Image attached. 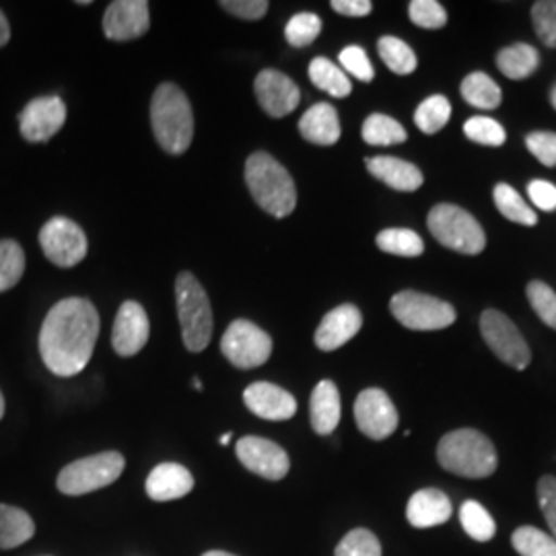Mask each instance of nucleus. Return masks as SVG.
I'll use <instances>...</instances> for the list:
<instances>
[{
    "instance_id": "nucleus-1",
    "label": "nucleus",
    "mask_w": 556,
    "mask_h": 556,
    "mask_svg": "<svg viewBox=\"0 0 556 556\" xmlns=\"http://www.w3.org/2000/svg\"><path fill=\"white\" fill-rule=\"evenodd\" d=\"M100 337V316L91 301L62 299L43 319L40 355L59 378H73L89 365Z\"/></svg>"
},
{
    "instance_id": "nucleus-2",
    "label": "nucleus",
    "mask_w": 556,
    "mask_h": 556,
    "mask_svg": "<svg viewBox=\"0 0 556 556\" xmlns=\"http://www.w3.org/2000/svg\"><path fill=\"white\" fill-rule=\"evenodd\" d=\"M151 126L161 149L184 155L194 139V114L186 93L174 83H163L151 101Z\"/></svg>"
},
{
    "instance_id": "nucleus-3",
    "label": "nucleus",
    "mask_w": 556,
    "mask_h": 556,
    "mask_svg": "<svg viewBox=\"0 0 556 556\" xmlns=\"http://www.w3.org/2000/svg\"><path fill=\"white\" fill-rule=\"evenodd\" d=\"M245 184L252 199L268 215L285 219L298 206V190L291 174L268 153H254L245 161Z\"/></svg>"
},
{
    "instance_id": "nucleus-4",
    "label": "nucleus",
    "mask_w": 556,
    "mask_h": 556,
    "mask_svg": "<svg viewBox=\"0 0 556 556\" xmlns=\"http://www.w3.org/2000/svg\"><path fill=\"white\" fill-rule=\"evenodd\" d=\"M438 462L447 472L464 478H489L498 464L495 445L477 429H457L443 435Z\"/></svg>"
},
{
    "instance_id": "nucleus-5",
    "label": "nucleus",
    "mask_w": 556,
    "mask_h": 556,
    "mask_svg": "<svg viewBox=\"0 0 556 556\" xmlns=\"http://www.w3.org/2000/svg\"><path fill=\"white\" fill-rule=\"evenodd\" d=\"M179 326L184 346L202 353L213 337V309L206 291L192 273H181L176 280Z\"/></svg>"
},
{
    "instance_id": "nucleus-6",
    "label": "nucleus",
    "mask_w": 556,
    "mask_h": 556,
    "mask_svg": "<svg viewBox=\"0 0 556 556\" xmlns=\"http://www.w3.org/2000/svg\"><path fill=\"white\" fill-rule=\"evenodd\" d=\"M427 225L441 245L459 254L477 256L486 248V236L480 223L456 204L433 206Z\"/></svg>"
},
{
    "instance_id": "nucleus-7",
    "label": "nucleus",
    "mask_w": 556,
    "mask_h": 556,
    "mask_svg": "<svg viewBox=\"0 0 556 556\" xmlns=\"http://www.w3.org/2000/svg\"><path fill=\"white\" fill-rule=\"evenodd\" d=\"M126 459L118 452H103L96 456L83 457L60 470L56 486L60 493L79 497L116 482L124 472Z\"/></svg>"
},
{
    "instance_id": "nucleus-8",
    "label": "nucleus",
    "mask_w": 556,
    "mask_h": 556,
    "mask_svg": "<svg viewBox=\"0 0 556 556\" xmlns=\"http://www.w3.org/2000/svg\"><path fill=\"white\" fill-rule=\"evenodd\" d=\"M392 316L408 330H443L456 321V309L447 303L417 291H400L390 301Z\"/></svg>"
},
{
    "instance_id": "nucleus-9",
    "label": "nucleus",
    "mask_w": 556,
    "mask_h": 556,
    "mask_svg": "<svg viewBox=\"0 0 556 556\" xmlns=\"http://www.w3.org/2000/svg\"><path fill=\"white\" fill-rule=\"evenodd\" d=\"M220 353L238 369H256L273 355V338L256 324L236 319L220 338Z\"/></svg>"
},
{
    "instance_id": "nucleus-10",
    "label": "nucleus",
    "mask_w": 556,
    "mask_h": 556,
    "mask_svg": "<svg viewBox=\"0 0 556 556\" xmlns=\"http://www.w3.org/2000/svg\"><path fill=\"white\" fill-rule=\"evenodd\" d=\"M480 332L489 349L497 355L505 365L523 371L532 363V351L517 330L516 324L501 314L497 309H486L480 316Z\"/></svg>"
},
{
    "instance_id": "nucleus-11",
    "label": "nucleus",
    "mask_w": 556,
    "mask_h": 556,
    "mask_svg": "<svg viewBox=\"0 0 556 556\" xmlns=\"http://www.w3.org/2000/svg\"><path fill=\"white\" fill-rule=\"evenodd\" d=\"M40 245L46 258L59 268H73L87 256V236L75 220L54 217L40 231Z\"/></svg>"
},
{
    "instance_id": "nucleus-12",
    "label": "nucleus",
    "mask_w": 556,
    "mask_h": 556,
    "mask_svg": "<svg viewBox=\"0 0 556 556\" xmlns=\"http://www.w3.org/2000/svg\"><path fill=\"white\" fill-rule=\"evenodd\" d=\"M355 420L365 438L383 441L397 429L396 406L379 388L363 390L355 402Z\"/></svg>"
},
{
    "instance_id": "nucleus-13",
    "label": "nucleus",
    "mask_w": 556,
    "mask_h": 556,
    "mask_svg": "<svg viewBox=\"0 0 556 556\" xmlns=\"http://www.w3.org/2000/svg\"><path fill=\"white\" fill-rule=\"evenodd\" d=\"M239 462L254 475L266 480H282L289 475L291 459L275 441L264 438H241L236 445Z\"/></svg>"
},
{
    "instance_id": "nucleus-14",
    "label": "nucleus",
    "mask_w": 556,
    "mask_h": 556,
    "mask_svg": "<svg viewBox=\"0 0 556 556\" xmlns=\"http://www.w3.org/2000/svg\"><path fill=\"white\" fill-rule=\"evenodd\" d=\"M66 122V105L59 96L29 101L20 114L21 137L29 142H48Z\"/></svg>"
},
{
    "instance_id": "nucleus-15",
    "label": "nucleus",
    "mask_w": 556,
    "mask_h": 556,
    "mask_svg": "<svg viewBox=\"0 0 556 556\" xmlns=\"http://www.w3.org/2000/svg\"><path fill=\"white\" fill-rule=\"evenodd\" d=\"M151 15L147 0H116L105 9L103 34L114 41L137 40L149 31Z\"/></svg>"
},
{
    "instance_id": "nucleus-16",
    "label": "nucleus",
    "mask_w": 556,
    "mask_h": 556,
    "mask_svg": "<svg viewBox=\"0 0 556 556\" xmlns=\"http://www.w3.org/2000/svg\"><path fill=\"white\" fill-rule=\"evenodd\" d=\"M151 334V324L144 307L137 301H124L112 330V346L119 357H135L140 353Z\"/></svg>"
},
{
    "instance_id": "nucleus-17",
    "label": "nucleus",
    "mask_w": 556,
    "mask_h": 556,
    "mask_svg": "<svg viewBox=\"0 0 556 556\" xmlns=\"http://www.w3.org/2000/svg\"><path fill=\"white\" fill-rule=\"evenodd\" d=\"M254 91L258 98L262 110L273 116V118H285L301 101V91L293 80L287 75L266 68L262 71L256 80H254Z\"/></svg>"
},
{
    "instance_id": "nucleus-18",
    "label": "nucleus",
    "mask_w": 556,
    "mask_h": 556,
    "mask_svg": "<svg viewBox=\"0 0 556 556\" xmlns=\"http://www.w3.org/2000/svg\"><path fill=\"white\" fill-rule=\"evenodd\" d=\"M243 402L256 417L264 420H289L298 413V400L287 390L268 381H258L245 388Z\"/></svg>"
},
{
    "instance_id": "nucleus-19",
    "label": "nucleus",
    "mask_w": 556,
    "mask_h": 556,
    "mask_svg": "<svg viewBox=\"0 0 556 556\" xmlns=\"http://www.w3.org/2000/svg\"><path fill=\"white\" fill-rule=\"evenodd\" d=\"M363 326V316L355 305H338L330 314H326L316 330V346L324 353H332L344 346L351 338L358 334Z\"/></svg>"
},
{
    "instance_id": "nucleus-20",
    "label": "nucleus",
    "mask_w": 556,
    "mask_h": 556,
    "mask_svg": "<svg viewBox=\"0 0 556 556\" xmlns=\"http://www.w3.org/2000/svg\"><path fill=\"white\" fill-rule=\"evenodd\" d=\"M192 489L194 477L190 475V470L174 462L160 464L147 478V495L157 503L186 497L192 493Z\"/></svg>"
},
{
    "instance_id": "nucleus-21",
    "label": "nucleus",
    "mask_w": 556,
    "mask_h": 556,
    "mask_svg": "<svg viewBox=\"0 0 556 556\" xmlns=\"http://www.w3.org/2000/svg\"><path fill=\"white\" fill-rule=\"evenodd\" d=\"M454 514L450 497L439 489L417 491L406 505V519L415 528H435L445 523Z\"/></svg>"
},
{
    "instance_id": "nucleus-22",
    "label": "nucleus",
    "mask_w": 556,
    "mask_h": 556,
    "mask_svg": "<svg viewBox=\"0 0 556 556\" xmlns=\"http://www.w3.org/2000/svg\"><path fill=\"white\" fill-rule=\"evenodd\" d=\"M365 165L374 178H378L397 192H415L425 181L422 172L410 161L381 155V157H369L365 161Z\"/></svg>"
},
{
    "instance_id": "nucleus-23",
    "label": "nucleus",
    "mask_w": 556,
    "mask_h": 556,
    "mask_svg": "<svg viewBox=\"0 0 556 556\" xmlns=\"http://www.w3.org/2000/svg\"><path fill=\"white\" fill-rule=\"evenodd\" d=\"M301 137L319 147H332L340 139V119L330 103H316L299 119Z\"/></svg>"
},
{
    "instance_id": "nucleus-24",
    "label": "nucleus",
    "mask_w": 556,
    "mask_h": 556,
    "mask_svg": "<svg viewBox=\"0 0 556 556\" xmlns=\"http://www.w3.org/2000/svg\"><path fill=\"white\" fill-rule=\"evenodd\" d=\"M309 418L318 435H332L340 422V394L330 379L319 381L309 400Z\"/></svg>"
},
{
    "instance_id": "nucleus-25",
    "label": "nucleus",
    "mask_w": 556,
    "mask_h": 556,
    "mask_svg": "<svg viewBox=\"0 0 556 556\" xmlns=\"http://www.w3.org/2000/svg\"><path fill=\"white\" fill-rule=\"evenodd\" d=\"M36 534V523L27 511L0 503V548L11 551Z\"/></svg>"
},
{
    "instance_id": "nucleus-26",
    "label": "nucleus",
    "mask_w": 556,
    "mask_h": 556,
    "mask_svg": "<svg viewBox=\"0 0 556 556\" xmlns=\"http://www.w3.org/2000/svg\"><path fill=\"white\" fill-rule=\"evenodd\" d=\"M540 64V54L536 48L530 43H514L498 52V71L507 79L523 80L534 75Z\"/></svg>"
},
{
    "instance_id": "nucleus-27",
    "label": "nucleus",
    "mask_w": 556,
    "mask_h": 556,
    "mask_svg": "<svg viewBox=\"0 0 556 556\" xmlns=\"http://www.w3.org/2000/svg\"><path fill=\"white\" fill-rule=\"evenodd\" d=\"M309 79L318 89L338 100L349 98L353 91V85L349 77L338 68L334 62H330L324 56H318L309 62Z\"/></svg>"
},
{
    "instance_id": "nucleus-28",
    "label": "nucleus",
    "mask_w": 556,
    "mask_h": 556,
    "mask_svg": "<svg viewBox=\"0 0 556 556\" xmlns=\"http://www.w3.org/2000/svg\"><path fill=\"white\" fill-rule=\"evenodd\" d=\"M462 98L480 110H495L501 105L503 93L486 73H472L462 80Z\"/></svg>"
},
{
    "instance_id": "nucleus-29",
    "label": "nucleus",
    "mask_w": 556,
    "mask_h": 556,
    "mask_svg": "<svg viewBox=\"0 0 556 556\" xmlns=\"http://www.w3.org/2000/svg\"><path fill=\"white\" fill-rule=\"evenodd\" d=\"M408 139V132L397 119L386 114H371L363 124V140L374 147H390Z\"/></svg>"
},
{
    "instance_id": "nucleus-30",
    "label": "nucleus",
    "mask_w": 556,
    "mask_h": 556,
    "mask_svg": "<svg viewBox=\"0 0 556 556\" xmlns=\"http://www.w3.org/2000/svg\"><path fill=\"white\" fill-rule=\"evenodd\" d=\"M376 241L381 252L392 256L417 258L425 252V241L413 229H383Z\"/></svg>"
},
{
    "instance_id": "nucleus-31",
    "label": "nucleus",
    "mask_w": 556,
    "mask_h": 556,
    "mask_svg": "<svg viewBox=\"0 0 556 556\" xmlns=\"http://www.w3.org/2000/svg\"><path fill=\"white\" fill-rule=\"evenodd\" d=\"M379 56L383 60V64L396 73V75H410L417 71V54L413 52V48L406 41L397 40L392 36H383L378 41Z\"/></svg>"
},
{
    "instance_id": "nucleus-32",
    "label": "nucleus",
    "mask_w": 556,
    "mask_h": 556,
    "mask_svg": "<svg viewBox=\"0 0 556 556\" xmlns=\"http://www.w3.org/2000/svg\"><path fill=\"white\" fill-rule=\"evenodd\" d=\"M459 521L464 532L477 542H489L497 534V526L491 514L478 503V501H466L459 509Z\"/></svg>"
},
{
    "instance_id": "nucleus-33",
    "label": "nucleus",
    "mask_w": 556,
    "mask_h": 556,
    "mask_svg": "<svg viewBox=\"0 0 556 556\" xmlns=\"http://www.w3.org/2000/svg\"><path fill=\"white\" fill-rule=\"evenodd\" d=\"M493 199L497 204L498 213L505 219L514 220L517 225H526V227H534L538 223L536 213L526 204V200L517 194L516 190L507 184H497Z\"/></svg>"
},
{
    "instance_id": "nucleus-34",
    "label": "nucleus",
    "mask_w": 556,
    "mask_h": 556,
    "mask_svg": "<svg viewBox=\"0 0 556 556\" xmlns=\"http://www.w3.org/2000/svg\"><path fill=\"white\" fill-rule=\"evenodd\" d=\"M452 118V105L443 96H431L422 101L415 112L418 130L425 135H438Z\"/></svg>"
},
{
    "instance_id": "nucleus-35",
    "label": "nucleus",
    "mask_w": 556,
    "mask_h": 556,
    "mask_svg": "<svg viewBox=\"0 0 556 556\" xmlns=\"http://www.w3.org/2000/svg\"><path fill=\"white\" fill-rule=\"evenodd\" d=\"M25 273V254L15 239H0V293L13 289Z\"/></svg>"
},
{
    "instance_id": "nucleus-36",
    "label": "nucleus",
    "mask_w": 556,
    "mask_h": 556,
    "mask_svg": "<svg viewBox=\"0 0 556 556\" xmlns=\"http://www.w3.org/2000/svg\"><path fill=\"white\" fill-rule=\"evenodd\" d=\"M519 556H556V540L534 526H521L511 536Z\"/></svg>"
},
{
    "instance_id": "nucleus-37",
    "label": "nucleus",
    "mask_w": 556,
    "mask_h": 556,
    "mask_svg": "<svg viewBox=\"0 0 556 556\" xmlns=\"http://www.w3.org/2000/svg\"><path fill=\"white\" fill-rule=\"evenodd\" d=\"M319 34H321V20L316 13H298L285 27L287 41L295 48H305L314 43Z\"/></svg>"
},
{
    "instance_id": "nucleus-38",
    "label": "nucleus",
    "mask_w": 556,
    "mask_h": 556,
    "mask_svg": "<svg viewBox=\"0 0 556 556\" xmlns=\"http://www.w3.org/2000/svg\"><path fill=\"white\" fill-rule=\"evenodd\" d=\"M464 135L472 142L484 144V147H501L507 140V132L497 119L484 118V116L466 119Z\"/></svg>"
},
{
    "instance_id": "nucleus-39",
    "label": "nucleus",
    "mask_w": 556,
    "mask_h": 556,
    "mask_svg": "<svg viewBox=\"0 0 556 556\" xmlns=\"http://www.w3.org/2000/svg\"><path fill=\"white\" fill-rule=\"evenodd\" d=\"M532 309L546 326L556 330V293L542 280H532L526 289Z\"/></svg>"
},
{
    "instance_id": "nucleus-40",
    "label": "nucleus",
    "mask_w": 556,
    "mask_h": 556,
    "mask_svg": "<svg viewBox=\"0 0 556 556\" xmlns=\"http://www.w3.org/2000/svg\"><path fill=\"white\" fill-rule=\"evenodd\" d=\"M334 556H381V544L374 532L357 528L340 540Z\"/></svg>"
},
{
    "instance_id": "nucleus-41",
    "label": "nucleus",
    "mask_w": 556,
    "mask_h": 556,
    "mask_svg": "<svg viewBox=\"0 0 556 556\" xmlns=\"http://www.w3.org/2000/svg\"><path fill=\"white\" fill-rule=\"evenodd\" d=\"M408 17L422 29H441L447 23V13L438 0H413L408 4Z\"/></svg>"
},
{
    "instance_id": "nucleus-42",
    "label": "nucleus",
    "mask_w": 556,
    "mask_h": 556,
    "mask_svg": "<svg viewBox=\"0 0 556 556\" xmlns=\"http://www.w3.org/2000/svg\"><path fill=\"white\" fill-rule=\"evenodd\" d=\"M532 21L540 40L556 48V0H538L532 7Z\"/></svg>"
},
{
    "instance_id": "nucleus-43",
    "label": "nucleus",
    "mask_w": 556,
    "mask_h": 556,
    "mask_svg": "<svg viewBox=\"0 0 556 556\" xmlns=\"http://www.w3.org/2000/svg\"><path fill=\"white\" fill-rule=\"evenodd\" d=\"M340 64L342 68L353 75L355 79L363 80V83H371L376 77V71H374V64L367 56V52L361 48V46H346L342 52H340Z\"/></svg>"
},
{
    "instance_id": "nucleus-44",
    "label": "nucleus",
    "mask_w": 556,
    "mask_h": 556,
    "mask_svg": "<svg viewBox=\"0 0 556 556\" xmlns=\"http://www.w3.org/2000/svg\"><path fill=\"white\" fill-rule=\"evenodd\" d=\"M526 144L530 153L546 167H556V135L555 132H532L528 135Z\"/></svg>"
},
{
    "instance_id": "nucleus-45",
    "label": "nucleus",
    "mask_w": 556,
    "mask_h": 556,
    "mask_svg": "<svg viewBox=\"0 0 556 556\" xmlns=\"http://www.w3.org/2000/svg\"><path fill=\"white\" fill-rule=\"evenodd\" d=\"M538 503L556 540V478L542 477L538 482Z\"/></svg>"
},
{
    "instance_id": "nucleus-46",
    "label": "nucleus",
    "mask_w": 556,
    "mask_h": 556,
    "mask_svg": "<svg viewBox=\"0 0 556 556\" xmlns=\"http://www.w3.org/2000/svg\"><path fill=\"white\" fill-rule=\"evenodd\" d=\"M220 9L236 15L239 20H262L268 11L266 0H220Z\"/></svg>"
},
{
    "instance_id": "nucleus-47",
    "label": "nucleus",
    "mask_w": 556,
    "mask_h": 556,
    "mask_svg": "<svg viewBox=\"0 0 556 556\" xmlns=\"http://www.w3.org/2000/svg\"><path fill=\"white\" fill-rule=\"evenodd\" d=\"M528 194L532 202L536 204L540 211H546V213H553L556 211V186L551 181H544V179H534L530 181L528 186Z\"/></svg>"
},
{
    "instance_id": "nucleus-48",
    "label": "nucleus",
    "mask_w": 556,
    "mask_h": 556,
    "mask_svg": "<svg viewBox=\"0 0 556 556\" xmlns=\"http://www.w3.org/2000/svg\"><path fill=\"white\" fill-rule=\"evenodd\" d=\"M330 7L337 11L338 15H344V17H365L374 9L369 0H332Z\"/></svg>"
},
{
    "instance_id": "nucleus-49",
    "label": "nucleus",
    "mask_w": 556,
    "mask_h": 556,
    "mask_svg": "<svg viewBox=\"0 0 556 556\" xmlns=\"http://www.w3.org/2000/svg\"><path fill=\"white\" fill-rule=\"evenodd\" d=\"M9 40H11V25H9V21L4 17V13L0 11V48L7 46Z\"/></svg>"
},
{
    "instance_id": "nucleus-50",
    "label": "nucleus",
    "mask_w": 556,
    "mask_h": 556,
    "mask_svg": "<svg viewBox=\"0 0 556 556\" xmlns=\"http://www.w3.org/2000/svg\"><path fill=\"white\" fill-rule=\"evenodd\" d=\"M231 438H233L231 433H225V435H223V438L219 439L220 445H229V441H231Z\"/></svg>"
},
{
    "instance_id": "nucleus-51",
    "label": "nucleus",
    "mask_w": 556,
    "mask_h": 556,
    "mask_svg": "<svg viewBox=\"0 0 556 556\" xmlns=\"http://www.w3.org/2000/svg\"><path fill=\"white\" fill-rule=\"evenodd\" d=\"M202 556H236V555H229V553H223V551H211V553H206V555Z\"/></svg>"
},
{
    "instance_id": "nucleus-52",
    "label": "nucleus",
    "mask_w": 556,
    "mask_h": 556,
    "mask_svg": "<svg viewBox=\"0 0 556 556\" xmlns=\"http://www.w3.org/2000/svg\"><path fill=\"white\" fill-rule=\"evenodd\" d=\"M4 417V396H2V392H0V420Z\"/></svg>"
},
{
    "instance_id": "nucleus-53",
    "label": "nucleus",
    "mask_w": 556,
    "mask_h": 556,
    "mask_svg": "<svg viewBox=\"0 0 556 556\" xmlns=\"http://www.w3.org/2000/svg\"><path fill=\"white\" fill-rule=\"evenodd\" d=\"M194 388H197V390H202V383H200L199 378H194Z\"/></svg>"
},
{
    "instance_id": "nucleus-54",
    "label": "nucleus",
    "mask_w": 556,
    "mask_h": 556,
    "mask_svg": "<svg viewBox=\"0 0 556 556\" xmlns=\"http://www.w3.org/2000/svg\"><path fill=\"white\" fill-rule=\"evenodd\" d=\"M553 105H555V110H556V89H555V91H553Z\"/></svg>"
}]
</instances>
